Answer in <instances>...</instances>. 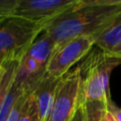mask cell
<instances>
[{
  "label": "cell",
  "instance_id": "cell-1",
  "mask_svg": "<svg viewBox=\"0 0 121 121\" xmlns=\"http://www.w3.org/2000/svg\"><path fill=\"white\" fill-rule=\"evenodd\" d=\"M120 12L121 0H80L46 24L43 31L53 39L57 49L77 37L97 39Z\"/></svg>",
  "mask_w": 121,
  "mask_h": 121
},
{
  "label": "cell",
  "instance_id": "cell-2",
  "mask_svg": "<svg viewBox=\"0 0 121 121\" xmlns=\"http://www.w3.org/2000/svg\"><path fill=\"white\" fill-rule=\"evenodd\" d=\"M121 64V59L99 50L90 52L79 64V105L89 101L107 102L111 99L109 80L113 68Z\"/></svg>",
  "mask_w": 121,
  "mask_h": 121
},
{
  "label": "cell",
  "instance_id": "cell-3",
  "mask_svg": "<svg viewBox=\"0 0 121 121\" xmlns=\"http://www.w3.org/2000/svg\"><path fill=\"white\" fill-rule=\"evenodd\" d=\"M43 29V25L14 14L0 17V62L20 61Z\"/></svg>",
  "mask_w": 121,
  "mask_h": 121
},
{
  "label": "cell",
  "instance_id": "cell-4",
  "mask_svg": "<svg viewBox=\"0 0 121 121\" xmlns=\"http://www.w3.org/2000/svg\"><path fill=\"white\" fill-rule=\"evenodd\" d=\"M79 83L80 69L77 66L60 78L45 121H72L79 106Z\"/></svg>",
  "mask_w": 121,
  "mask_h": 121
},
{
  "label": "cell",
  "instance_id": "cell-5",
  "mask_svg": "<svg viewBox=\"0 0 121 121\" xmlns=\"http://www.w3.org/2000/svg\"><path fill=\"white\" fill-rule=\"evenodd\" d=\"M96 38L94 35L77 37L58 47L45 66L47 75L55 78H61L68 73L76 62L86 57L94 45Z\"/></svg>",
  "mask_w": 121,
  "mask_h": 121
},
{
  "label": "cell",
  "instance_id": "cell-6",
  "mask_svg": "<svg viewBox=\"0 0 121 121\" xmlns=\"http://www.w3.org/2000/svg\"><path fill=\"white\" fill-rule=\"evenodd\" d=\"M80 0H18L13 14L43 26Z\"/></svg>",
  "mask_w": 121,
  "mask_h": 121
},
{
  "label": "cell",
  "instance_id": "cell-7",
  "mask_svg": "<svg viewBox=\"0 0 121 121\" xmlns=\"http://www.w3.org/2000/svg\"><path fill=\"white\" fill-rule=\"evenodd\" d=\"M45 73L44 65L25 55L18 62L13 83L29 93L34 90V87L43 78Z\"/></svg>",
  "mask_w": 121,
  "mask_h": 121
},
{
  "label": "cell",
  "instance_id": "cell-8",
  "mask_svg": "<svg viewBox=\"0 0 121 121\" xmlns=\"http://www.w3.org/2000/svg\"><path fill=\"white\" fill-rule=\"evenodd\" d=\"M60 80V78H52L47 75V73H45V75L37 83V85L34 87V90L32 91L37 101L41 121H45L48 116Z\"/></svg>",
  "mask_w": 121,
  "mask_h": 121
},
{
  "label": "cell",
  "instance_id": "cell-9",
  "mask_svg": "<svg viewBox=\"0 0 121 121\" xmlns=\"http://www.w3.org/2000/svg\"><path fill=\"white\" fill-rule=\"evenodd\" d=\"M56 49L53 39L44 31H42L27 49L26 56L34 59L39 63L46 66L49 59Z\"/></svg>",
  "mask_w": 121,
  "mask_h": 121
},
{
  "label": "cell",
  "instance_id": "cell-10",
  "mask_svg": "<svg viewBox=\"0 0 121 121\" xmlns=\"http://www.w3.org/2000/svg\"><path fill=\"white\" fill-rule=\"evenodd\" d=\"M121 43V12L112 24L97 37L95 45L106 53H111Z\"/></svg>",
  "mask_w": 121,
  "mask_h": 121
},
{
  "label": "cell",
  "instance_id": "cell-11",
  "mask_svg": "<svg viewBox=\"0 0 121 121\" xmlns=\"http://www.w3.org/2000/svg\"><path fill=\"white\" fill-rule=\"evenodd\" d=\"M18 62L19 61H17V60L9 61L6 72H5V75H4V77L2 78V81L0 83V112L2 111L4 103H5L6 98L8 96V94L9 92L10 86L12 84Z\"/></svg>",
  "mask_w": 121,
  "mask_h": 121
},
{
  "label": "cell",
  "instance_id": "cell-12",
  "mask_svg": "<svg viewBox=\"0 0 121 121\" xmlns=\"http://www.w3.org/2000/svg\"><path fill=\"white\" fill-rule=\"evenodd\" d=\"M18 121H41L36 98L30 92L23 104Z\"/></svg>",
  "mask_w": 121,
  "mask_h": 121
},
{
  "label": "cell",
  "instance_id": "cell-13",
  "mask_svg": "<svg viewBox=\"0 0 121 121\" xmlns=\"http://www.w3.org/2000/svg\"><path fill=\"white\" fill-rule=\"evenodd\" d=\"M24 93H28V92H26L25 89L17 86L12 81V84L10 86L9 92L8 94V96L6 98L4 106L2 108V111L0 112V121H7L8 117L13 108V105L15 104V102L19 98V96H21Z\"/></svg>",
  "mask_w": 121,
  "mask_h": 121
},
{
  "label": "cell",
  "instance_id": "cell-14",
  "mask_svg": "<svg viewBox=\"0 0 121 121\" xmlns=\"http://www.w3.org/2000/svg\"><path fill=\"white\" fill-rule=\"evenodd\" d=\"M85 121H101L106 112V103L103 101H89L83 103Z\"/></svg>",
  "mask_w": 121,
  "mask_h": 121
},
{
  "label": "cell",
  "instance_id": "cell-15",
  "mask_svg": "<svg viewBox=\"0 0 121 121\" xmlns=\"http://www.w3.org/2000/svg\"><path fill=\"white\" fill-rule=\"evenodd\" d=\"M28 94L29 93H24L21 96H19V98L16 100L15 104L13 105V108H12L7 121H18V118H19V115H20V112H21V109H22L23 104L26 101Z\"/></svg>",
  "mask_w": 121,
  "mask_h": 121
},
{
  "label": "cell",
  "instance_id": "cell-16",
  "mask_svg": "<svg viewBox=\"0 0 121 121\" xmlns=\"http://www.w3.org/2000/svg\"><path fill=\"white\" fill-rule=\"evenodd\" d=\"M18 0H0V17L13 14Z\"/></svg>",
  "mask_w": 121,
  "mask_h": 121
},
{
  "label": "cell",
  "instance_id": "cell-17",
  "mask_svg": "<svg viewBox=\"0 0 121 121\" xmlns=\"http://www.w3.org/2000/svg\"><path fill=\"white\" fill-rule=\"evenodd\" d=\"M106 109L108 112L112 116L114 121H121V108H119L112 99H110L106 104Z\"/></svg>",
  "mask_w": 121,
  "mask_h": 121
},
{
  "label": "cell",
  "instance_id": "cell-18",
  "mask_svg": "<svg viewBox=\"0 0 121 121\" xmlns=\"http://www.w3.org/2000/svg\"><path fill=\"white\" fill-rule=\"evenodd\" d=\"M72 121H85L84 118V108L83 104H80L78 108V110L75 112V115L72 119Z\"/></svg>",
  "mask_w": 121,
  "mask_h": 121
},
{
  "label": "cell",
  "instance_id": "cell-19",
  "mask_svg": "<svg viewBox=\"0 0 121 121\" xmlns=\"http://www.w3.org/2000/svg\"><path fill=\"white\" fill-rule=\"evenodd\" d=\"M8 63H9V61H7V62H0V83L2 81V78H3L4 75H5Z\"/></svg>",
  "mask_w": 121,
  "mask_h": 121
},
{
  "label": "cell",
  "instance_id": "cell-20",
  "mask_svg": "<svg viewBox=\"0 0 121 121\" xmlns=\"http://www.w3.org/2000/svg\"><path fill=\"white\" fill-rule=\"evenodd\" d=\"M109 54H112V55H113V56H115V57L121 59V43H120L111 53H109Z\"/></svg>",
  "mask_w": 121,
  "mask_h": 121
},
{
  "label": "cell",
  "instance_id": "cell-21",
  "mask_svg": "<svg viewBox=\"0 0 121 121\" xmlns=\"http://www.w3.org/2000/svg\"><path fill=\"white\" fill-rule=\"evenodd\" d=\"M106 118H107V121H114V119L112 118V116L108 112L107 109H106Z\"/></svg>",
  "mask_w": 121,
  "mask_h": 121
},
{
  "label": "cell",
  "instance_id": "cell-22",
  "mask_svg": "<svg viewBox=\"0 0 121 121\" xmlns=\"http://www.w3.org/2000/svg\"><path fill=\"white\" fill-rule=\"evenodd\" d=\"M101 121H107V118H106V112H105V113H104V115H103V117H102V120Z\"/></svg>",
  "mask_w": 121,
  "mask_h": 121
}]
</instances>
